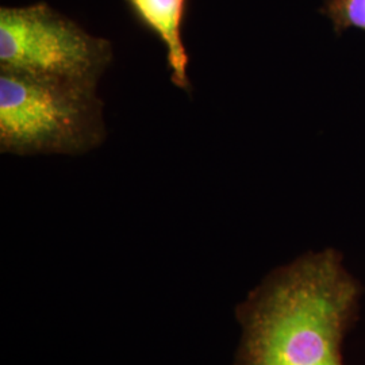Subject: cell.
<instances>
[{
  "instance_id": "cell-1",
  "label": "cell",
  "mask_w": 365,
  "mask_h": 365,
  "mask_svg": "<svg viewBox=\"0 0 365 365\" xmlns=\"http://www.w3.org/2000/svg\"><path fill=\"white\" fill-rule=\"evenodd\" d=\"M361 297L334 249L274 269L238 309L237 365H345L342 344Z\"/></svg>"
},
{
  "instance_id": "cell-2",
  "label": "cell",
  "mask_w": 365,
  "mask_h": 365,
  "mask_svg": "<svg viewBox=\"0 0 365 365\" xmlns=\"http://www.w3.org/2000/svg\"><path fill=\"white\" fill-rule=\"evenodd\" d=\"M96 87L0 71V150L80 155L105 140Z\"/></svg>"
},
{
  "instance_id": "cell-3",
  "label": "cell",
  "mask_w": 365,
  "mask_h": 365,
  "mask_svg": "<svg viewBox=\"0 0 365 365\" xmlns=\"http://www.w3.org/2000/svg\"><path fill=\"white\" fill-rule=\"evenodd\" d=\"M111 43L46 3L0 9V71L96 87Z\"/></svg>"
},
{
  "instance_id": "cell-4",
  "label": "cell",
  "mask_w": 365,
  "mask_h": 365,
  "mask_svg": "<svg viewBox=\"0 0 365 365\" xmlns=\"http://www.w3.org/2000/svg\"><path fill=\"white\" fill-rule=\"evenodd\" d=\"M137 21L160 39L167 51L172 83L190 88L188 54L182 42V22L188 0H125Z\"/></svg>"
},
{
  "instance_id": "cell-5",
  "label": "cell",
  "mask_w": 365,
  "mask_h": 365,
  "mask_svg": "<svg viewBox=\"0 0 365 365\" xmlns=\"http://www.w3.org/2000/svg\"><path fill=\"white\" fill-rule=\"evenodd\" d=\"M325 13L339 31L348 27L365 30V0H325Z\"/></svg>"
}]
</instances>
